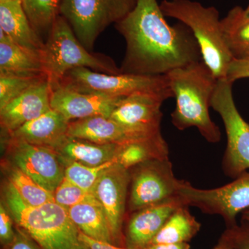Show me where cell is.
I'll use <instances>...</instances> for the list:
<instances>
[{
    "mask_svg": "<svg viewBox=\"0 0 249 249\" xmlns=\"http://www.w3.org/2000/svg\"><path fill=\"white\" fill-rule=\"evenodd\" d=\"M116 28L126 42L121 73L163 76L202 60L191 29L169 25L157 0H137Z\"/></svg>",
    "mask_w": 249,
    "mask_h": 249,
    "instance_id": "6da1fadb",
    "label": "cell"
},
{
    "mask_svg": "<svg viewBox=\"0 0 249 249\" xmlns=\"http://www.w3.org/2000/svg\"><path fill=\"white\" fill-rule=\"evenodd\" d=\"M176 99L172 123L179 130L196 127L208 142L216 143L222 134L209 109L217 78L202 60L175 69L166 74Z\"/></svg>",
    "mask_w": 249,
    "mask_h": 249,
    "instance_id": "7a4b0ae2",
    "label": "cell"
},
{
    "mask_svg": "<svg viewBox=\"0 0 249 249\" xmlns=\"http://www.w3.org/2000/svg\"><path fill=\"white\" fill-rule=\"evenodd\" d=\"M3 202L15 224L27 232L42 249H90L81 231L71 220L68 210L55 202L42 206L26 204L8 181Z\"/></svg>",
    "mask_w": 249,
    "mask_h": 249,
    "instance_id": "3957f363",
    "label": "cell"
},
{
    "mask_svg": "<svg viewBox=\"0 0 249 249\" xmlns=\"http://www.w3.org/2000/svg\"><path fill=\"white\" fill-rule=\"evenodd\" d=\"M160 7L165 16L178 19L191 29L202 61L216 78H227L233 58L224 41L217 9L191 0H163Z\"/></svg>",
    "mask_w": 249,
    "mask_h": 249,
    "instance_id": "277c9868",
    "label": "cell"
},
{
    "mask_svg": "<svg viewBox=\"0 0 249 249\" xmlns=\"http://www.w3.org/2000/svg\"><path fill=\"white\" fill-rule=\"evenodd\" d=\"M42 67L51 88L60 85L67 72L85 67L107 74H119L112 59L91 53L80 43L68 22L59 16L51 29L41 53Z\"/></svg>",
    "mask_w": 249,
    "mask_h": 249,
    "instance_id": "5b68a950",
    "label": "cell"
},
{
    "mask_svg": "<svg viewBox=\"0 0 249 249\" xmlns=\"http://www.w3.org/2000/svg\"><path fill=\"white\" fill-rule=\"evenodd\" d=\"M60 85L82 91L93 92L116 97L134 94H150L163 99L174 98L166 75L107 74L85 67L67 72Z\"/></svg>",
    "mask_w": 249,
    "mask_h": 249,
    "instance_id": "8992f818",
    "label": "cell"
},
{
    "mask_svg": "<svg viewBox=\"0 0 249 249\" xmlns=\"http://www.w3.org/2000/svg\"><path fill=\"white\" fill-rule=\"evenodd\" d=\"M137 0H62L60 14L77 38L91 52L98 36L134 9Z\"/></svg>",
    "mask_w": 249,
    "mask_h": 249,
    "instance_id": "52a82bcc",
    "label": "cell"
},
{
    "mask_svg": "<svg viewBox=\"0 0 249 249\" xmlns=\"http://www.w3.org/2000/svg\"><path fill=\"white\" fill-rule=\"evenodd\" d=\"M232 85L227 78L218 79L211 106L222 118L227 133L223 171L235 178L249 170V124L236 107Z\"/></svg>",
    "mask_w": 249,
    "mask_h": 249,
    "instance_id": "ba28073f",
    "label": "cell"
},
{
    "mask_svg": "<svg viewBox=\"0 0 249 249\" xmlns=\"http://www.w3.org/2000/svg\"><path fill=\"white\" fill-rule=\"evenodd\" d=\"M129 212L178 196L183 180L175 176L169 157L147 160L129 170Z\"/></svg>",
    "mask_w": 249,
    "mask_h": 249,
    "instance_id": "9c48e42d",
    "label": "cell"
},
{
    "mask_svg": "<svg viewBox=\"0 0 249 249\" xmlns=\"http://www.w3.org/2000/svg\"><path fill=\"white\" fill-rule=\"evenodd\" d=\"M178 196L185 204L204 213L220 215L228 229L235 227L237 214L249 209V172L232 182L212 189H199L183 181Z\"/></svg>",
    "mask_w": 249,
    "mask_h": 249,
    "instance_id": "30bf717a",
    "label": "cell"
},
{
    "mask_svg": "<svg viewBox=\"0 0 249 249\" xmlns=\"http://www.w3.org/2000/svg\"><path fill=\"white\" fill-rule=\"evenodd\" d=\"M6 153L9 164L17 167L52 193L65 178L66 166L50 147L34 145L8 134Z\"/></svg>",
    "mask_w": 249,
    "mask_h": 249,
    "instance_id": "8fae6325",
    "label": "cell"
},
{
    "mask_svg": "<svg viewBox=\"0 0 249 249\" xmlns=\"http://www.w3.org/2000/svg\"><path fill=\"white\" fill-rule=\"evenodd\" d=\"M129 170L115 164L98 178L92 193L104 210L114 243L122 242V228L128 196Z\"/></svg>",
    "mask_w": 249,
    "mask_h": 249,
    "instance_id": "7c38bea8",
    "label": "cell"
},
{
    "mask_svg": "<svg viewBox=\"0 0 249 249\" xmlns=\"http://www.w3.org/2000/svg\"><path fill=\"white\" fill-rule=\"evenodd\" d=\"M124 98L98 93L82 92L59 85L52 89L51 107L71 122L98 116L110 117Z\"/></svg>",
    "mask_w": 249,
    "mask_h": 249,
    "instance_id": "4fadbf2b",
    "label": "cell"
},
{
    "mask_svg": "<svg viewBox=\"0 0 249 249\" xmlns=\"http://www.w3.org/2000/svg\"><path fill=\"white\" fill-rule=\"evenodd\" d=\"M165 101L155 95H132L122 100L109 118L139 133H158L163 117L160 108Z\"/></svg>",
    "mask_w": 249,
    "mask_h": 249,
    "instance_id": "5bb4252c",
    "label": "cell"
},
{
    "mask_svg": "<svg viewBox=\"0 0 249 249\" xmlns=\"http://www.w3.org/2000/svg\"><path fill=\"white\" fill-rule=\"evenodd\" d=\"M185 204L179 196L132 213L127 227V247L145 249L173 213Z\"/></svg>",
    "mask_w": 249,
    "mask_h": 249,
    "instance_id": "9a60e30c",
    "label": "cell"
},
{
    "mask_svg": "<svg viewBox=\"0 0 249 249\" xmlns=\"http://www.w3.org/2000/svg\"><path fill=\"white\" fill-rule=\"evenodd\" d=\"M52 88L47 78L0 109L1 128L8 133L52 109Z\"/></svg>",
    "mask_w": 249,
    "mask_h": 249,
    "instance_id": "2e32d148",
    "label": "cell"
},
{
    "mask_svg": "<svg viewBox=\"0 0 249 249\" xmlns=\"http://www.w3.org/2000/svg\"><path fill=\"white\" fill-rule=\"evenodd\" d=\"M154 134H145L134 132L111 118L103 116L71 121L68 130V136L73 138L84 139L96 143L118 145Z\"/></svg>",
    "mask_w": 249,
    "mask_h": 249,
    "instance_id": "e0dca14e",
    "label": "cell"
},
{
    "mask_svg": "<svg viewBox=\"0 0 249 249\" xmlns=\"http://www.w3.org/2000/svg\"><path fill=\"white\" fill-rule=\"evenodd\" d=\"M70 121L58 111L51 109L9 134L34 145L55 149L68 137Z\"/></svg>",
    "mask_w": 249,
    "mask_h": 249,
    "instance_id": "ac0fdd59",
    "label": "cell"
},
{
    "mask_svg": "<svg viewBox=\"0 0 249 249\" xmlns=\"http://www.w3.org/2000/svg\"><path fill=\"white\" fill-rule=\"evenodd\" d=\"M0 30L15 43L41 56L45 42L31 27L22 0L0 2Z\"/></svg>",
    "mask_w": 249,
    "mask_h": 249,
    "instance_id": "d6986e66",
    "label": "cell"
},
{
    "mask_svg": "<svg viewBox=\"0 0 249 249\" xmlns=\"http://www.w3.org/2000/svg\"><path fill=\"white\" fill-rule=\"evenodd\" d=\"M120 148L118 144H99L68 137L54 149L65 166L71 162H78L89 166H98L116 160Z\"/></svg>",
    "mask_w": 249,
    "mask_h": 249,
    "instance_id": "ffe728a7",
    "label": "cell"
},
{
    "mask_svg": "<svg viewBox=\"0 0 249 249\" xmlns=\"http://www.w3.org/2000/svg\"><path fill=\"white\" fill-rule=\"evenodd\" d=\"M46 76L41 56L10 40H0V77Z\"/></svg>",
    "mask_w": 249,
    "mask_h": 249,
    "instance_id": "44dd1931",
    "label": "cell"
},
{
    "mask_svg": "<svg viewBox=\"0 0 249 249\" xmlns=\"http://www.w3.org/2000/svg\"><path fill=\"white\" fill-rule=\"evenodd\" d=\"M75 225L85 235L93 240L114 245L109 222L97 199L81 203L68 210Z\"/></svg>",
    "mask_w": 249,
    "mask_h": 249,
    "instance_id": "7402d4cb",
    "label": "cell"
},
{
    "mask_svg": "<svg viewBox=\"0 0 249 249\" xmlns=\"http://www.w3.org/2000/svg\"><path fill=\"white\" fill-rule=\"evenodd\" d=\"M169 157V147L161 133L120 145L116 155L117 164L125 169L137 166L147 160Z\"/></svg>",
    "mask_w": 249,
    "mask_h": 249,
    "instance_id": "603a6c76",
    "label": "cell"
},
{
    "mask_svg": "<svg viewBox=\"0 0 249 249\" xmlns=\"http://www.w3.org/2000/svg\"><path fill=\"white\" fill-rule=\"evenodd\" d=\"M189 207L183 204L177 209L150 245L188 243L191 240L200 230L201 224L191 213Z\"/></svg>",
    "mask_w": 249,
    "mask_h": 249,
    "instance_id": "cb8c5ba5",
    "label": "cell"
},
{
    "mask_svg": "<svg viewBox=\"0 0 249 249\" xmlns=\"http://www.w3.org/2000/svg\"><path fill=\"white\" fill-rule=\"evenodd\" d=\"M243 13L242 7L235 6L221 20L224 41L233 59L249 57V19Z\"/></svg>",
    "mask_w": 249,
    "mask_h": 249,
    "instance_id": "d4e9b609",
    "label": "cell"
},
{
    "mask_svg": "<svg viewBox=\"0 0 249 249\" xmlns=\"http://www.w3.org/2000/svg\"><path fill=\"white\" fill-rule=\"evenodd\" d=\"M7 166L9 181L26 204L36 207L55 202L53 193L41 186L17 167L9 163Z\"/></svg>",
    "mask_w": 249,
    "mask_h": 249,
    "instance_id": "484cf974",
    "label": "cell"
},
{
    "mask_svg": "<svg viewBox=\"0 0 249 249\" xmlns=\"http://www.w3.org/2000/svg\"><path fill=\"white\" fill-rule=\"evenodd\" d=\"M62 0H22L23 9L31 27L41 37L49 34L60 16ZM42 38V37H41Z\"/></svg>",
    "mask_w": 249,
    "mask_h": 249,
    "instance_id": "4316f807",
    "label": "cell"
},
{
    "mask_svg": "<svg viewBox=\"0 0 249 249\" xmlns=\"http://www.w3.org/2000/svg\"><path fill=\"white\" fill-rule=\"evenodd\" d=\"M115 164H117L116 159L98 166H89L78 162H71L66 165L65 178L82 189L92 193L101 175Z\"/></svg>",
    "mask_w": 249,
    "mask_h": 249,
    "instance_id": "83f0119b",
    "label": "cell"
},
{
    "mask_svg": "<svg viewBox=\"0 0 249 249\" xmlns=\"http://www.w3.org/2000/svg\"><path fill=\"white\" fill-rule=\"evenodd\" d=\"M46 78V76L0 77V109Z\"/></svg>",
    "mask_w": 249,
    "mask_h": 249,
    "instance_id": "f1b7e54d",
    "label": "cell"
},
{
    "mask_svg": "<svg viewBox=\"0 0 249 249\" xmlns=\"http://www.w3.org/2000/svg\"><path fill=\"white\" fill-rule=\"evenodd\" d=\"M53 196L54 201L67 210L81 203L96 199L93 193L82 189L65 178L54 191Z\"/></svg>",
    "mask_w": 249,
    "mask_h": 249,
    "instance_id": "f546056e",
    "label": "cell"
},
{
    "mask_svg": "<svg viewBox=\"0 0 249 249\" xmlns=\"http://www.w3.org/2000/svg\"><path fill=\"white\" fill-rule=\"evenodd\" d=\"M14 222L12 216L1 201L0 205V240L1 245L6 248L12 243L16 235Z\"/></svg>",
    "mask_w": 249,
    "mask_h": 249,
    "instance_id": "4dcf8cb0",
    "label": "cell"
},
{
    "mask_svg": "<svg viewBox=\"0 0 249 249\" xmlns=\"http://www.w3.org/2000/svg\"><path fill=\"white\" fill-rule=\"evenodd\" d=\"M224 235L234 249H249V223L242 222L240 226L229 228Z\"/></svg>",
    "mask_w": 249,
    "mask_h": 249,
    "instance_id": "1f68e13d",
    "label": "cell"
},
{
    "mask_svg": "<svg viewBox=\"0 0 249 249\" xmlns=\"http://www.w3.org/2000/svg\"><path fill=\"white\" fill-rule=\"evenodd\" d=\"M247 78H249V57L233 59L228 70L227 79L233 84L236 80Z\"/></svg>",
    "mask_w": 249,
    "mask_h": 249,
    "instance_id": "d6a6232c",
    "label": "cell"
},
{
    "mask_svg": "<svg viewBox=\"0 0 249 249\" xmlns=\"http://www.w3.org/2000/svg\"><path fill=\"white\" fill-rule=\"evenodd\" d=\"M8 249H42L40 246L24 231L22 229L16 228V235L12 243L7 247Z\"/></svg>",
    "mask_w": 249,
    "mask_h": 249,
    "instance_id": "836d02e7",
    "label": "cell"
},
{
    "mask_svg": "<svg viewBox=\"0 0 249 249\" xmlns=\"http://www.w3.org/2000/svg\"><path fill=\"white\" fill-rule=\"evenodd\" d=\"M81 238L88 245L90 249H133L127 248V247L124 248V247H119V246L108 243V242L93 240L82 232Z\"/></svg>",
    "mask_w": 249,
    "mask_h": 249,
    "instance_id": "e575fe53",
    "label": "cell"
},
{
    "mask_svg": "<svg viewBox=\"0 0 249 249\" xmlns=\"http://www.w3.org/2000/svg\"><path fill=\"white\" fill-rule=\"evenodd\" d=\"M145 249H191L187 242L178 244H155L150 245Z\"/></svg>",
    "mask_w": 249,
    "mask_h": 249,
    "instance_id": "d590c367",
    "label": "cell"
},
{
    "mask_svg": "<svg viewBox=\"0 0 249 249\" xmlns=\"http://www.w3.org/2000/svg\"><path fill=\"white\" fill-rule=\"evenodd\" d=\"M213 249H234L230 241L227 238V236L223 235L219 240V243Z\"/></svg>",
    "mask_w": 249,
    "mask_h": 249,
    "instance_id": "8d00e7d4",
    "label": "cell"
},
{
    "mask_svg": "<svg viewBox=\"0 0 249 249\" xmlns=\"http://www.w3.org/2000/svg\"><path fill=\"white\" fill-rule=\"evenodd\" d=\"M242 222L249 223V209L245 210L242 213Z\"/></svg>",
    "mask_w": 249,
    "mask_h": 249,
    "instance_id": "74e56055",
    "label": "cell"
},
{
    "mask_svg": "<svg viewBox=\"0 0 249 249\" xmlns=\"http://www.w3.org/2000/svg\"><path fill=\"white\" fill-rule=\"evenodd\" d=\"M243 15L244 18H246V19H249V4L247 6V9H244Z\"/></svg>",
    "mask_w": 249,
    "mask_h": 249,
    "instance_id": "f35d334b",
    "label": "cell"
},
{
    "mask_svg": "<svg viewBox=\"0 0 249 249\" xmlns=\"http://www.w3.org/2000/svg\"><path fill=\"white\" fill-rule=\"evenodd\" d=\"M15 1V0H0V2H7V1Z\"/></svg>",
    "mask_w": 249,
    "mask_h": 249,
    "instance_id": "ab89813d",
    "label": "cell"
}]
</instances>
